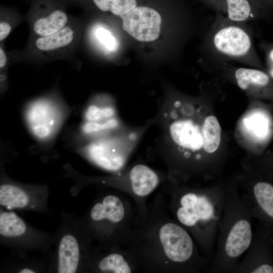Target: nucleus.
<instances>
[{
	"instance_id": "f257e3e1",
	"label": "nucleus",
	"mask_w": 273,
	"mask_h": 273,
	"mask_svg": "<svg viewBox=\"0 0 273 273\" xmlns=\"http://www.w3.org/2000/svg\"><path fill=\"white\" fill-rule=\"evenodd\" d=\"M153 118L160 130L157 150L167 168L168 177L186 181L215 170L212 156L220 146L221 129L205 106L168 98L160 104Z\"/></svg>"
},
{
	"instance_id": "f03ea898",
	"label": "nucleus",
	"mask_w": 273,
	"mask_h": 273,
	"mask_svg": "<svg viewBox=\"0 0 273 273\" xmlns=\"http://www.w3.org/2000/svg\"><path fill=\"white\" fill-rule=\"evenodd\" d=\"M163 193L148 203L146 212L136 214L123 248L138 270L150 272H208L210 260L200 252L190 233L173 217Z\"/></svg>"
},
{
	"instance_id": "7ed1b4c3",
	"label": "nucleus",
	"mask_w": 273,
	"mask_h": 273,
	"mask_svg": "<svg viewBox=\"0 0 273 273\" xmlns=\"http://www.w3.org/2000/svg\"><path fill=\"white\" fill-rule=\"evenodd\" d=\"M162 186L169 212L190 233L201 254L210 261L224 207L225 186L201 188L168 177Z\"/></svg>"
},
{
	"instance_id": "20e7f679",
	"label": "nucleus",
	"mask_w": 273,
	"mask_h": 273,
	"mask_svg": "<svg viewBox=\"0 0 273 273\" xmlns=\"http://www.w3.org/2000/svg\"><path fill=\"white\" fill-rule=\"evenodd\" d=\"M250 204L237 185L225 186V203L219 224L215 250L208 272H233L253 237Z\"/></svg>"
},
{
	"instance_id": "39448f33",
	"label": "nucleus",
	"mask_w": 273,
	"mask_h": 273,
	"mask_svg": "<svg viewBox=\"0 0 273 273\" xmlns=\"http://www.w3.org/2000/svg\"><path fill=\"white\" fill-rule=\"evenodd\" d=\"M137 212L131 198L116 190L100 195L82 218L79 219L99 248H123L133 226Z\"/></svg>"
},
{
	"instance_id": "423d86ee",
	"label": "nucleus",
	"mask_w": 273,
	"mask_h": 273,
	"mask_svg": "<svg viewBox=\"0 0 273 273\" xmlns=\"http://www.w3.org/2000/svg\"><path fill=\"white\" fill-rule=\"evenodd\" d=\"M153 124V117L139 125H127L114 133L84 142L79 153L97 167L110 173L117 172L126 166Z\"/></svg>"
},
{
	"instance_id": "0eeeda50",
	"label": "nucleus",
	"mask_w": 273,
	"mask_h": 273,
	"mask_svg": "<svg viewBox=\"0 0 273 273\" xmlns=\"http://www.w3.org/2000/svg\"><path fill=\"white\" fill-rule=\"evenodd\" d=\"M54 254L48 270L58 273L87 272L96 246L79 219L62 215L61 225L55 232Z\"/></svg>"
},
{
	"instance_id": "6e6552de",
	"label": "nucleus",
	"mask_w": 273,
	"mask_h": 273,
	"mask_svg": "<svg viewBox=\"0 0 273 273\" xmlns=\"http://www.w3.org/2000/svg\"><path fill=\"white\" fill-rule=\"evenodd\" d=\"M167 178V173L139 162L126 165L106 176L89 178L88 181L104 184L127 194L135 203L138 213L142 214L147 209L149 196Z\"/></svg>"
},
{
	"instance_id": "1a4fd4ad",
	"label": "nucleus",
	"mask_w": 273,
	"mask_h": 273,
	"mask_svg": "<svg viewBox=\"0 0 273 273\" xmlns=\"http://www.w3.org/2000/svg\"><path fill=\"white\" fill-rule=\"evenodd\" d=\"M55 236V233H46L30 225L14 211L1 210V244L20 254L33 250L50 252Z\"/></svg>"
},
{
	"instance_id": "9d476101",
	"label": "nucleus",
	"mask_w": 273,
	"mask_h": 273,
	"mask_svg": "<svg viewBox=\"0 0 273 273\" xmlns=\"http://www.w3.org/2000/svg\"><path fill=\"white\" fill-rule=\"evenodd\" d=\"M47 187L3 180L0 185V205L7 210L33 211L50 214Z\"/></svg>"
},
{
	"instance_id": "9b49d317",
	"label": "nucleus",
	"mask_w": 273,
	"mask_h": 273,
	"mask_svg": "<svg viewBox=\"0 0 273 273\" xmlns=\"http://www.w3.org/2000/svg\"><path fill=\"white\" fill-rule=\"evenodd\" d=\"M271 233L270 228L259 222L245 256L238 262L233 272L273 273Z\"/></svg>"
},
{
	"instance_id": "f8f14e48",
	"label": "nucleus",
	"mask_w": 273,
	"mask_h": 273,
	"mask_svg": "<svg viewBox=\"0 0 273 273\" xmlns=\"http://www.w3.org/2000/svg\"><path fill=\"white\" fill-rule=\"evenodd\" d=\"M63 114L55 103L46 99L35 101L25 111L27 126L32 135L41 142L54 136L61 125Z\"/></svg>"
},
{
	"instance_id": "ddd939ff",
	"label": "nucleus",
	"mask_w": 273,
	"mask_h": 273,
	"mask_svg": "<svg viewBox=\"0 0 273 273\" xmlns=\"http://www.w3.org/2000/svg\"><path fill=\"white\" fill-rule=\"evenodd\" d=\"M245 182L243 194L250 204L253 218L273 230V178L254 176Z\"/></svg>"
},
{
	"instance_id": "4468645a",
	"label": "nucleus",
	"mask_w": 273,
	"mask_h": 273,
	"mask_svg": "<svg viewBox=\"0 0 273 273\" xmlns=\"http://www.w3.org/2000/svg\"><path fill=\"white\" fill-rule=\"evenodd\" d=\"M61 0H32L30 11L35 15L32 30L37 36L53 34L68 25L69 18Z\"/></svg>"
},
{
	"instance_id": "2eb2a0df",
	"label": "nucleus",
	"mask_w": 273,
	"mask_h": 273,
	"mask_svg": "<svg viewBox=\"0 0 273 273\" xmlns=\"http://www.w3.org/2000/svg\"><path fill=\"white\" fill-rule=\"evenodd\" d=\"M123 28L136 40L150 41L159 36L161 18L154 9L146 7H135L121 17Z\"/></svg>"
},
{
	"instance_id": "dca6fc26",
	"label": "nucleus",
	"mask_w": 273,
	"mask_h": 273,
	"mask_svg": "<svg viewBox=\"0 0 273 273\" xmlns=\"http://www.w3.org/2000/svg\"><path fill=\"white\" fill-rule=\"evenodd\" d=\"M137 270L133 258L124 248L101 249L96 246L87 272L131 273Z\"/></svg>"
},
{
	"instance_id": "f3484780",
	"label": "nucleus",
	"mask_w": 273,
	"mask_h": 273,
	"mask_svg": "<svg viewBox=\"0 0 273 273\" xmlns=\"http://www.w3.org/2000/svg\"><path fill=\"white\" fill-rule=\"evenodd\" d=\"M213 44L220 53L233 58H241L252 48L249 35L242 28L228 26L219 29L213 37Z\"/></svg>"
},
{
	"instance_id": "a211bd4d",
	"label": "nucleus",
	"mask_w": 273,
	"mask_h": 273,
	"mask_svg": "<svg viewBox=\"0 0 273 273\" xmlns=\"http://www.w3.org/2000/svg\"><path fill=\"white\" fill-rule=\"evenodd\" d=\"M209 6L224 12L234 22H243L267 11L253 0H207Z\"/></svg>"
},
{
	"instance_id": "6ab92c4d",
	"label": "nucleus",
	"mask_w": 273,
	"mask_h": 273,
	"mask_svg": "<svg viewBox=\"0 0 273 273\" xmlns=\"http://www.w3.org/2000/svg\"><path fill=\"white\" fill-rule=\"evenodd\" d=\"M235 76L238 85L245 91L265 94L273 90L270 76L263 71L240 68L236 70Z\"/></svg>"
},
{
	"instance_id": "aec40b11",
	"label": "nucleus",
	"mask_w": 273,
	"mask_h": 273,
	"mask_svg": "<svg viewBox=\"0 0 273 273\" xmlns=\"http://www.w3.org/2000/svg\"><path fill=\"white\" fill-rule=\"evenodd\" d=\"M241 125L245 135L253 141H264L270 134V118L266 113L260 110L247 113L243 117Z\"/></svg>"
},
{
	"instance_id": "412c9836",
	"label": "nucleus",
	"mask_w": 273,
	"mask_h": 273,
	"mask_svg": "<svg viewBox=\"0 0 273 273\" xmlns=\"http://www.w3.org/2000/svg\"><path fill=\"white\" fill-rule=\"evenodd\" d=\"M120 117L114 100L100 97L91 101L83 112V121L100 122Z\"/></svg>"
},
{
	"instance_id": "4be33fe9",
	"label": "nucleus",
	"mask_w": 273,
	"mask_h": 273,
	"mask_svg": "<svg viewBox=\"0 0 273 273\" xmlns=\"http://www.w3.org/2000/svg\"><path fill=\"white\" fill-rule=\"evenodd\" d=\"M75 29L70 25L48 36H37L34 42L35 48L42 52H54L66 48L75 40Z\"/></svg>"
},
{
	"instance_id": "5701e85b",
	"label": "nucleus",
	"mask_w": 273,
	"mask_h": 273,
	"mask_svg": "<svg viewBox=\"0 0 273 273\" xmlns=\"http://www.w3.org/2000/svg\"><path fill=\"white\" fill-rule=\"evenodd\" d=\"M20 258V260H9L5 265L6 270L18 273H36L42 272L46 265L35 260Z\"/></svg>"
},
{
	"instance_id": "b1692460",
	"label": "nucleus",
	"mask_w": 273,
	"mask_h": 273,
	"mask_svg": "<svg viewBox=\"0 0 273 273\" xmlns=\"http://www.w3.org/2000/svg\"><path fill=\"white\" fill-rule=\"evenodd\" d=\"M97 40L110 52L116 50L117 43L116 38L110 31L102 27H98L95 31Z\"/></svg>"
},
{
	"instance_id": "393cba45",
	"label": "nucleus",
	"mask_w": 273,
	"mask_h": 273,
	"mask_svg": "<svg viewBox=\"0 0 273 273\" xmlns=\"http://www.w3.org/2000/svg\"><path fill=\"white\" fill-rule=\"evenodd\" d=\"M136 5L135 0H115L109 12L121 17L134 9Z\"/></svg>"
},
{
	"instance_id": "a878e982",
	"label": "nucleus",
	"mask_w": 273,
	"mask_h": 273,
	"mask_svg": "<svg viewBox=\"0 0 273 273\" xmlns=\"http://www.w3.org/2000/svg\"><path fill=\"white\" fill-rule=\"evenodd\" d=\"M265 51L268 75L273 78V45L268 46Z\"/></svg>"
},
{
	"instance_id": "bb28decb",
	"label": "nucleus",
	"mask_w": 273,
	"mask_h": 273,
	"mask_svg": "<svg viewBox=\"0 0 273 273\" xmlns=\"http://www.w3.org/2000/svg\"><path fill=\"white\" fill-rule=\"evenodd\" d=\"M94 5L101 11H109L115 0H92Z\"/></svg>"
},
{
	"instance_id": "cd10ccee",
	"label": "nucleus",
	"mask_w": 273,
	"mask_h": 273,
	"mask_svg": "<svg viewBox=\"0 0 273 273\" xmlns=\"http://www.w3.org/2000/svg\"><path fill=\"white\" fill-rule=\"evenodd\" d=\"M12 26L6 21L1 20L0 23V41L5 39L10 34Z\"/></svg>"
},
{
	"instance_id": "c85d7f7f",
	"label": "nucleus",
	"mask_w": 273,
	"mask_h": 273,
	"mask_svg": "<svg viewBox=\"0 0 273 273\" xmlns=\"http://www.w3.org/2000/svg\"><path fill=\"white\" fill-rule=\"evenodd\" d=\"M260 7L267 10L273 9V0H253Z\"/></svg>"
},
{
	"instance_id": "c756f323",
	"label": "nucleus",
	"mask_w": 273,
	"mask_h": 273,
	"mask_svg": "<svg viewBox=\"0 0 273 273\" xmlns=\"http://www.w3.org/2000/svg\"><path fill=\"white\" fill-rule=\"evenodd\" d=\"M7 63V58L4 49L0 48V68H4Z\"/></svg>"
},
{
	"instance_id": "7c9ffc66",
	"label": "nucleus",
	"mask_w": 273,
	"mask_h": 273,
	"mask_svg": "<svg viewBox=\"0 0 273 273\" xmlns=\"http://www.w3.org/2000/svg\"><path fill=\"white\" fill-rule=\"evenodd\" d=\"M271 242H272V245H273V230H272V233H271Z\"/></svg>"
}]
</instances>
